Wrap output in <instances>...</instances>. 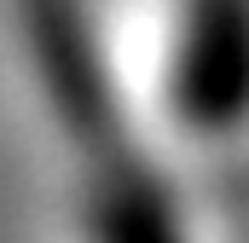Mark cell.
Listing matches in <instances>:
<instances>
[{"instance_id": "obj_1", "label": "cell", "mask_w": 249, "mask_h": 243, "mask_svg": "<svg viewBox=\"0 0 249 243\" xmlns=\"http://www.w3.org/2000/svg\"><path fill=\"white\" fill-rule=\"evenodd\" d=\"M23 75L70 156L139 139V58L122 41L116 0H12Z\"/></svg>"}, {"instance_id": "obj_2", "label": "cell", "mask_w": 249, "mask_h": 243, "mask_svg": "<svg viewBox=\"0 0 249 243\" xmlns=\"http://www.w3.org/2000/svg\"><path fill=\"white\" fill-rule=\"evenodd\" d=\"M145 110L191 145L249 127V0H162L145 47Z\"/></svg>"}, {"instance_id": "obj_3", "label": "cell", "mask_w": 249, "mask_h": 243, "mask_svg": "<svg viewBox=\"0 0 249 243\" xmlns=\"http://www.w3.org/2000/svg\"><path fill=\"white\" fill-rule=\"evenodd\" d=\"M64 243H191L186 208L139 139L75 156Z\"/></svg>"}]
</instances>
